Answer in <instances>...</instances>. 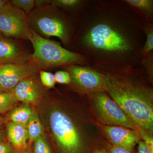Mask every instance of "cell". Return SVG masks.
<instances>
[{"label":"cell","mask_w":153,"mask_h":153,"mask_svg":"<svg viewBox=\"0 0 153 153\" xmlns=\"http://www.w3.org/2000/svg\"><path fill=\"white\" fill-rule=\"evenodd\" d=\"M103 75L105 91L119 105L136 129L152 134V90L127 77Z\"/></svg>","instance_id":"cell-1"},{"label":"cell","mask_w":153,"mask_h":153,"mask_svg":"<svg viewBox=\"0 0 153 153\" xmlns=\"http://www.w3.org/2000/svg\"><path fill=\"white\" fill-rule=\"evenodd\" d=\"M30 42L34 52L30 60L39 68L64 65H74L83 60L82 56L63 48L58 42L43 38L32 31Z\"/></svg>","instance_id":"cell-2"},{"label":"cell","mask_w":153,"mask_h":153,"mask_svg":"<svg viewBox=\"0 0 153 153\" xmlns=\"http://www.w3.org/2000/svg\"><path fill=\"white\" fill-rule=\"evenodd\" d=\"M49 125L55 142L63 153H81L84 139L79 128L67 114L58 109L50 113Z\"/></svg>","instance_id":"cell-3"},{"label":"cell","mask_w":153,"mask_h":153,"mask_svg":"<svg viewBox=\"0 0 153 153\" xmlns=\"http://www.w3.org/2000/svg\"><path fill=\"white\" fill-rule=\"evenodd\" d=\"M28 21L31 30L41 37H56L63 43L68 42V26L55 8L50 5L35 8L28 15Z\"/></svg>","instance_id":"cell-4"},{"label":"cell","mask_w":153,"mask_h":153,"mask_svg":"<svg viewBox=\"0 0 153 153\" xmlns=\"http://www.w3.org/2000/svg\"><path fill=\"white\" fill-rule=\"evenodd\" d=\"M89 95L96 116L102 123L136 129L119 105L104 91H95Z\"/></svg>","instance_id":"cell-5"},{"label":"cell","mask_w":153,"mask_h":153,"mask_svg":"<svg viewBox=\"0 0 153 153\" xmlns=\"http://www.w3.org/2000/svg\"><path fill=\"white\" fill-rule=\"evenodd\" d=\"M84 41L91 47L103 51L124 52L131 49L123 35L105 24L94 27L85 35Z\"/></svg>","instance_id":"cell-6"},{"label":"cell","mask_w":153,"mask_h":153,"mask_svg":"<svg viewBox=\"0 0 153 153\" xmlns=\"http://www.w3.org/2000/svg\"><path fill=\"white\" fill-rule=\"evenodd\" d=\"M0 33L6 37H16L30 41L33 36L28 16L9 1L0 11Z\"/></svg>","instance_id":"cell-7"},{"label":"cell","mask_w":153,"mask_h":153,"mask_svg":"<svg viewBox=\"0 0 153 153\" xmlns=\"http://www.w3.org/2000/svg\"><path fill=\"white\" fill-rule=\"evenodd\" d=\"M39 69L31 60L22 64H0V87L12 92L21 80L36 74Z\"/></svg>","instance_id":"cell-8"},{"label":"cell","mask_w":153,"mask_h":153,"mask_svg":"<svg viewBox=\"0 0 153 153\" xmlns=\"http://www.w3.org/2000/svg\"><path fill=\"white\" fill-rule=\"evenodd\" d=\"M71 82L77 89L88 94L105 91L103 74L75 65L68 67Z\"/></svg>","instance_id":"cell-9"},{"label":"cell","mask_w":153,"mask_h":153,"mask_svg":"<svg viewBox=\"0 0 153 153\" xmlns=\"http://www.w3.org/2000/svg\"><path fill=\"white\" fill-rule=\"evenodd\" d=\"M103 129L113 146L131 152L141 139L139 133L135 129L121 126L104 125Z\"/></svg>","instance_id":"cell-10"},{"label":"cell","mask_w":153,"mask_h":153,"mask_svg":"<svg viewBox=\"0 0 153 153\" xmlns=\"http://www.w3.org/2000/svg\"><path fill=\"white\" fill-rule=\"evenodd\" d=\"M30 55L19 42L0 35V64L27 63Z\"/></svg>","instance_id":"cell-11"},{"label":"cell","mask_w":153,"mask_h":153,"mask_svg":"<svg viewBox=\"0 0 153 153\" xmlns=\"http://www.w3.org/2000/svg\"><path fill=\"white\" fill-rule=\"evenodd\" d=\"M35 74L21 80L12 92L18 101L26 104H33L38 101L43 94V89Z\"/></svg>","instance_id":"cell-12"},{"label":"cell","mask_w":153,"mask_h":153,"mask_svg":"<svg viewBox=\"0 0 153 153\" xmlns=\"http://www.w3.org/2000/svg\"><path fill=\"white\" fill-rule=\"evenodd\" d=\"M9 140L16 150L22 149L27 146L28 135L25 127L10 121L6 124Z\"/></svg>","instance_id":"cell-13"},{"label":"cell","mask_w":153,"mask_h":153,"mask_svg":"<svg viewBox=\"0 0 153 153\" xmlns=\"http://www.w3.org/2000/svg\"><path fill=\"white\" fill-rule=\"evenodd\" d=\"M27 131L28 143L30 144L38 137L44 135V129L38 114L33 111L26 126Z\"/></svg>","instance_id":"cell-14"},{"label":"cell","mask_w":153,"mask_h":153,"mask_svg":"<svg viewBox=\"0 0 153 153\" xmlns=\"http://www.w3.org/2000/svg\"><path fill=\"white\" fill-rule=\"evenodd\" d=\"M33 111L28 105L18 107L12 111L9 115L10 121L26 127Z\"/></svg>","instance_id":"cell-15"},{"label":"cell","mask_w":153,"mask_h":153,"mask_svg":"<svg viewBox=\"0 0 153 153\" xmlns=\"http://www.w3.org/2000/svg\"><path fill=\"white\" fill-rule=\"evenodd\" d=\"M13 94L10 91L0 92V113H4L10 109L18 102Z\"/></svg>","instance_id":"cell-16"},{"label":"cell","mask_w":153,"mask_h":153,"mask_svg":"<svg viewBox=\"0 0 153 153\" xmlns=\"http://www.w3.org/2000/svg\"><path fill=\"white\" fill-rule=\"evenodd\" d=\"M33 143V153H51V150L44 135L36 138Z\"/></svg>","instance_id":"cell-17"},{"label":"cell","mask_w":153,"mask_h":153,"mask_svg":"<svg viewBox=\"0 0 153 153\" xmlns=\"http://www.w3.org/2000/svg\"><path fill=\"white\" fill-rule=\"evenodd\" d=\"M10 2L14 7L24 11L27 16L35 8L34 0H12Z\"/></svg>","instance_id":"cell-18"},{"label":"cell","mask_w":153,"mask_h":153,"mask_svg":"<svg viewBox=\"0 0 153 153\" xmlns=\"http://www.w3.org/2000/svg\"><path fill=\"white\" fill-rule=\"evenodd\" d=\"M127 3L141 10L152 12L153 7V1L151 0H127Z\"/></svg>","instance_id":"cell-19"},{"label":"cell","mask_w":153,"mask_h":153,"mask_svg":"<svg viewBox=\"0 0 153 153\" xmlns=\"http://www.w3.org/2000/svg\"><path fill=\"white\" fill-rule=\"evenodd\" d=\"M40 79L42 85L48 88L55 86V80L54 74L51 72L41 70L39 71Z\"/></svg>","instance_id":"cell-20"},{"label":"cell","mask_w":153,"mask_h":153,"mask_svg":"<svg viewBox=\"0 0 153 153\" xmlns=\"http://www.w3.org/2000/svg\"><path fill=\"white\" fill-rule=\"evenodd\" d=\"M80 2L78 0H54L52 1L50 6L55 8L58 7L71 8L78 5Z\"/></svg>","instance_id":"cell-21"},{"label":"cell","mask_w":153,"mask_h":153,"mask_svg":"<svg viewBox=\"0 0 153 153\" xmlns=\"http://www.w3.org/2000/svg\"><path fill=\"white\" fill-rule=\"evenodd\" d=\"M55 82L60 84H68L71 82V76L68 72L59 71L54 74Z\"/></svg>","instance_id":"cell-22"},{"label":"cell","mask_w":153,"mask_h":153,"mask_svg":"<svg viewBox=\"0 0 153 153\" xmlns=\"http://www.w3.org/2000/svg\"><path fill=\"white\" fill-rule=\"evenodd\" d=\"M138 132L139 133L140 135L141 139H142L143 141L147 146L150 150L153 153V139L152 134L146 131L141 129H136Z\"/></svg>","instance_id":"cell-23"},{"label":"cell","mask_w":153,"mask_h":153,"mask_svg":"<svg viewBox=\"0 0 153 153\" xmlns=\"http://www.w3.org/2000/svg\"><path fill=\"white\" fill-rule=\"evenodd\" d=\"M147 34L146 41L143 49L144 55H146L153 49V31L152 29H149L146 31Z\"/></svg>","instance_id":"cell-24"},{"label":"cell","mask_w":153,"mask_h":153,"mask_svg":"<svg viewBox=\"0 0 153 153\" xmlns=\"http://www.w3.org/2000/svg\"><path fill=\"white\" fill-rule=\"evenodd\" d=\"M15 149L10 143L0 142V153H14Z\"/></svg>","instance_id":"cell-25"},{"label":"cell","mask_w":153,"mask_h":153,"mask_svg":"<svg viewBox=\"0 0 153 153\" xmlns=\"http://www.w3.org/2000/svg\"><path fill=\"white\" fill-rule=\"evenodd\" d=\"M137 153H153L143 140H140L138 143V148Z\"/></svg>","instance_id":"cell-26"},{"label":"cell","mask_w":153,"mask_h":153,"mask_svg":"<svg viewBox=\"0 0 153 153\" xmlns=\"http://www.w3.org/2000/svg\"><path fill=\"white\" fill-rule=\"evenodd\" d=\"M51 0H35V7H41L51 5Z\"/></svg>","instance_id":"cell-27"},{"label":"cell","mask_w":153,"mask_h":153,"mask_svg":"<svg viewBox=\"0 0 153 153\" xmlns=\"http://www.w3.org/2000/svg\"><path fill=\"white\" fill-rule=\"evenodd\" d=\"M110 151L111 153H132L131 152L123 148L119 147L114 146L110 147Z\"/></svg>","instance_id":"cell-28"},{"label":"cell","mask_w":153,"mask_h":153,"mask_svg":"<svg viewBox=\"0 0 153 153\" xmlns=\"http://www.w3.org/2000/svg\"><path fill=\"white\" fill-rule=\"evenodd\" d=\"M14 153H32L30 149V144H28L27 146L25 149L19 150L15 149Z\"/></svg>","instance_id":"cell-29"},{"label":"cell","mask_w":153,"mask_h":153,"mask_svg":"<svg viewBox=\"0 0 153 153\" xmlns=\"http://www.w3.org/2000/svg\"><path fill=\"white\" fill-rule=\"evenodd\" d=\"M9 1H10L6 0H0V11H1L6 7Z\"/></svg>","instance_id":"cell-30"},{"label":"cell","mask_w":153,"mask_h":153,"mask_svg":"<svg viewBox=\"0 0 153 153\" xmlns=\"http://www.w3.org/2000/svg\"><path fill=\"white\" fill-rule=\"evenodd\" d=\"M4 139V135L2 132L0 131V142L2 141Z\"/></svg>","instance_id":"cell-31"},{"label":"cell","mask_w":153,"mask_h":153,"mask_svg":"<svg viewBox=\"0 0 153 153\" xmlns=\"http://www.w3.org/2000/svg\"><path fill=\"white\" fill-rule=\"evenodd\" d=\"M3 121H4V120H3L2 117H1L0 116V125L2 123Z\"/></svg>","instance_id":"cell-32"},{"label":"cell","mask_w":153,"mask_h":153,"mask_svg":"<svg viewBox=\"0 0 153 153\" xmlns=\"http://www.w3.org/2000/svg\"><path fill=\"white\" fill-rule=\"evenodd\" d=\"M95 153H105L104 152H102V151H97V152H96Z\"/></svg>","instance_id":"cell-33"},{"label":"cell","mask_w":153,"mask_h":153,"mask_svg":"<svg viewBox=\"0 0 153 153\" xmlns=\"http://www.w3.org/2000/svg\"><path fill=\"white\" fill-rule=\"evenodd\" d=\"M4 91V90H3L2 88H1L0 87V92H1V91Z\"/></svg>","instance_id":"cell-34"},{"label":"cell","mask_w":153,"mask_h":153,"mask_svg":"<svg viewBox=\"0 0 153 153\" xmlns=\"http://www.w3.org/2000/svg\"><path fill=\"white\" fill-rule=\"evenodd\" d=\"M0 35H1V33H0Z\"/></svg>","instance_id":"cell-35"}]
</instances>
